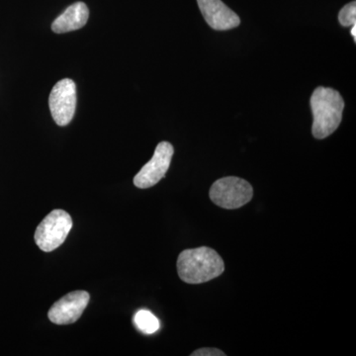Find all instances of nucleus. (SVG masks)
<instances>
[{
	"label": "nucleus",
	"mask_w": 356,
	"mask_h": 356,
	"mask_svg": "<svg viewBox=\"0 0 356 356\" xmlns=\"http://www.w3.org/2000/svg\"><path fill=\"white\" fill-rule=\"evenodd\" d=\"M351 36L353 37L355 41H356V24L353 25V29H351Z\"/></svg>",
	"instance_id": "ddd939ff"
},
{
	"label": "nucleus",
	"mask_w": 356,
	"mask_h": 356,
	"mask_svg": "<svg viewBox=\"0 0 356 356\" xmlns=\"http://www.w3.org/2000/svg\"><path fill=\"white\" fill-rule=\"evenodd\" d=\"M224 270V261L213 248H191L178 255V275L180 280L188 284L208 282L219 277Z\"/></svg>",
	"instance_id": "f257e3e1"
},
{
	"label": "nucleus",
	"mask_w": 356,
	"mask_h": 356,
	"mask_svg": "<svg viewBox=\"0 0 356 356\" xmlns=\"http://www.w3.org/2000/svg\"><path fill=\"white\" fill-rule=\"evenodd\" d=\"M310 103L314 117L312 134L316 139H325L341 124L344 109L343 98L339 91L320 86L312 95Z\"/></svg>",
	"instance_id": "f03ea898"
},
{
	"label": "nucleus",
	"mask_w": 356,
	"mask_h": 356,
	"mask_svg": "<svg viewBox=\"0 0 356 356\" xmlns=\"http://www.w3.org/2000/svg\"><path fill=\"white\" fill-rule=\"evenodd\" d=\"M89 299V293L83 290L70 292L51 306L48 317L56 325L74 324L83 315Z\"/></svg>",
	"instance_id": "0eeeda50"
},
{
	"label": "nucleus",
	"mask_w": 356,
	"mask_h": 356,
	"mask_svg": "<svg viewBox=\"0 0 356 356\" xmlns=\"http://www.w3.org/2000/svg\"><path fill=\"white\" fill-rule=\"evenodd\" d=\"M134 323L140 332L146 334H153L159 329V318L149 311L140 310L134 317Z\"/></svg>",
	"instance_id": "9d476101"
},
{
	"label": "nucleus",
	"mask_w": 356,
	"mask_h": 356,
	"mask_svg": "<svg viewBox=\"0 0 356 356\" xmlns=\"http://www.w3.org/2000/svg\"><path fill=\"white\" fill-rule=\"evenodd\" d=\"M199 9L211 28L225 31L238 27L241 19L222 0H197Z\"/></svg>",
	"instance_id": "6e6552de"
},
{
	"label": "nucleus",
	"mask_w": 356,
	"mask_h": 356,
	"mask_svg": "<svg viewBox=\"0 0 356 356\" xmlns=\"http://www.w3.org/2000/svg\"><path fill=\"white\" fill-rule=\"evenodd\" d=\"M175 153L172 145L168 142L159 143L153 158L143 166L134 178V184L140 189L149 188L158 184L168 172Z\"/></svg>",
	"instance_id": "423d86ee"
},
{
	"label": "nucleus",
	"mask_w": 356,
	"mask_h": 356,
	"mask_svg": "<svg viewBox=\"0 0 356 356\" xmlns=\"http://www.w3.org/2000/svg\"><path fill=\"white\" fill-rule=\"evenodd\" d=\"M209 196L211 200L224 209H238L250 202L254 189L247 180L236 177L221 178L213 184Z\"/></svg>",
	"instance_id": "7ed1b4c3"
},
{
	"label": "nucleus",
	"mask_w": 356,
	"mask_h": 356,
	"mask_svg": "<svg viewBox=\"0 0 356 356\" xmlns=\"http://www.w3.org/2000/svg\"><path fill=\"white\" fill-rule=\"evenodd\" d=\"M339 21L343 27L356 24V2L346 4L339 14Z\"/></svg>",
	"instance_id": "9b49d317"
},
{
	"label": "nucleus",
	"mask_w": 356,
	"mask_h": 356,
	"mask_svg": "<svg viewBox=\"0 0 356 356\" xmlns=\"http://www.w3.org/2000/svg\"><path fill=\"white\" fill-rule=\"evenodd\" d=\"M72 228V220L69 213L53 210L40 222L35 232V242L43 252H53L64 243Z\"/></svg>",
	"instance_id": "20e7f679"
},
{
	"label": "nucleus",
	"mask_w": 356,
	"mask_h": 356,
	"mask_svg": "<svg viewBox=\"0 0 356 356\" xmlns=\"http://www.w3.org/2000/svg\"><path fill=\"white\" fill-rule=\"evenodd\" d=\"M88 7L83 2H76L60 14L51 24V30L57 34H63L81 29L88 23Z\"/></svg>",
	"instance_id": "1a4fd4ad"
},
{
	"label": "nucleus",
	"mask_w": 356,
	"mask_h": 356,
	"mask_svg": "<svg viewBox=\"0 0 356 356\" xmlns=\"http://www.w3.org/2000/svg\"><path fill=\"white\" fill-rule=\"evenodd\" d=\"M51 116L58 126H67L74 118L76 107V86L70 79L58 81L49 97Z\"/></svg>",
	"instance_id": "39448f33"
},
{
	"label": "nucleus",
	"mask_w": 356,
	"mask_h": 356,
	"mask_svg": "<svg viewBox=\"0 0 356 356\" xmlns=\"http://www.w3.org/2000/svg\"><path fill=\"white\" fill-rule=\"evenodd\" d=\"M226 353H222V350L218 348H201L191 353V356H225Z\"/></svg>",
	"instance_id": "f8f14e48"
}]
</instances>
